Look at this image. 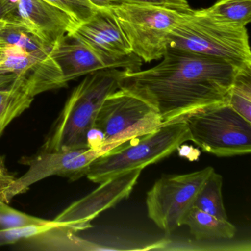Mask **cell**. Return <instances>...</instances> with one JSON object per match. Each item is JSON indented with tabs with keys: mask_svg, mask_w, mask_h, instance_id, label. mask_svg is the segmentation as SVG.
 Here are the masks:
<instances>
[{
	"mask_svg": "<svg viewBox=\"0 0 251 251\" xmlns=\"http://www.w3.org/2000/svg\"><path fill=\"white\" fill-rule=\"evenodd\" d=\"M111 151L108 147L78 148L64 151L39 152L25 158L26 173L4 189L1 200L9 202L14 197L25 193L32 185L51 176H62L76 180L86 176L92 161Z\"/></svg>",
	"mask_w": 251,
	"mask_h": 251,
	"instance_id": "9c48e42d",
	"label": "cell"
},
{
	"mask_svg": "<svg viewBox=\"0 0 251 251\" xmlns=\"http://www.w3.org/2000/svg\"><path fill=\"white\" fill-rule=\"evenodd\" d=\"M182 226L189 227L191 233L198 240L230 239L236 233V227L228 220H220L193 206L185 214Z\"/></svg>",
	"mask_w": 251,
	"mask_h": 251,
	"instance_id": "9a60e30c",
	"label": "cell"
},
{
	"mask_svg": "<svg viewBox=\"0 0 251 251\" xmlns=\"http://www.w3.org/2000/svg\"><path fill=\"white\" fill-rule=\"evenodd\" d=\"M110 10L121 26L133 54L145 62L163 58L168 50L172 32L193 11L127 2Z\"/></svg>",
	"mask_w": 251,
	"mask_h": 251,
	"instance_id": "5b68a950",
	"label": "cell"
},
{
	"mask_svg": "<svg viewBox=\"0 0 251 251\" xmlns=\"http://www.w3.org/2000/svg\"><path fill=\"white\" fill-rule=\"evenodd\" d=\"M68 13L79 25L87 21L98 10L89 0H45Z\"/></svg>",
	"mask_w": 251,
	"mask_h": 251,
	"instance_id": "44dd1931",
	"label": "cell"
},
{
	"mask_svg": "<svg viewBox=\"0 0 251 251\" xmlns=\"http://www.w3.org/2000/svg\"><path fill=\"white\" fill-rule=\"evenodd\" d=\"M226 61L251 70L246 27L214 21L198 10L189 13L172 32L169 48Z\"/></svg>",
	"mask_w": 251,
	"mask_h": 251,
	"instance_id": "3957f363",
	"label": "cell"
},
{
	"mask_svg": "<svg viewBox=\"0 0 251 251\" xmlns=\"http://www.w3.org/2000/svg\"><path fill=\"white\" fill-rule=\"evenodd\" d=\"M18 19L41 42L52 48L70 36L78 23L61 8L45 0H14Z\"/></svg>",
	"mask_w": 251,
	"mask_h": 251,
	"instance_id": "7c38bea8",
	"label": "cell"
},
{
	"mask_svg": "<svg viewBox=\"0 0 251 251\" xmlns=\"http://www.w3.org/2000/svg\"><path fill=\"white\" fill-rule=\"evenodd\" d=\"M213 171L212 167H207L187 174L162 176L147 193L148 217L166 233L174 231L182 226L197 193Z\"/></svg>",
	"mask_w": 251,
	"mask_h": 251,
	"instance_id": "ba28073f",
	"label": "cell"
},
{
	"mask_svg": "<svg viewBox=\"0 0 251 251\" xmlns=\"http://www.w3.org/2000/svg\"><path fill=\"white\" fill-rule=\"evenodd\" d=\"M188 141H191V136L185 118L164 123L153 131L98 157L89 166L86 176L100 184L125 172L143 170L167 158Z\"/></svg>",
	"mask_w": 251,
	"mask_h": 251,
	"instance_id": "277c9868",
	"label": "cell"
},
{
	"mask_svg": "<svg viewBox=\"0 0 251 251\" xmlns=\"http://www.w3.org/2000/svg\"><path fill=\"white\" fill-rule=\"evenodd\" d=\"M222 186L223 177L214 170L202 183L195 196L192 206L220 220H227L223 203Z\"/></svg>",
	"mask_w": 251,
	"mask_h": 251,
	"instance_id": "e0dca14e",
	"label": "cell"
},
{
	"mask_svg": "<svg viewBox=\"0 0 251 251\" xmlns=\"http://www.w3.org/2000/svg\"><path fill=\"white\" fill-rule=\"evenodd\" d=\"M68 36L111 59H125L133 54L127 37L110 9L98 10Z\"/></svg>",
	"mask_w": 251,
	"mask_h": 251,
	"instance_id": "4fadbf2b",
	"label": "cell"
},
{
	"mask_svg": "<svg viewBox=\"0 0 251 251\" xmlns=\"http://www.w3.org/2000/svg\"><path fill=\"white\" fill-rule=\"evenodd\" d=\"M14 179H15V177L13 176L11 173H8L3 161L2 159H0V180L5 182L10 185Z\"/></svg>",
	"mask_w": 251,
	"mask_h": 251,
	"instance_id": "cb8c5ba5",
	"label": "cell"
},
{
	"mask_svg": "<svg viewBox=\"0 0 251 251\" xmlns=\"http://www.w3.org/2000/svg\"><path fill=\"white\" fill-rule=\"evenodd\" d=\"M52 220H45L22 212L0 199V230L16 228L32 225H47Z\"/></svg>",
	"mask_w": 251,
	"mask_h": 251,
	"instance_id": "d6986e66",
	"label": "cell"
},
{
	"mask_svg": "<svg viewBox=\"0 0 251 251\" xmlns=\"http://www.w3.org/2000/svg\"><path fill=\"white\" fill-rule=\"evenodd\" d=\"M155 110L141 98L119 89L104 100L95 128L104 136L103 146L111 149L153 131L162 125Z\"/></svg>",
	"mask_w": 251,
	"mask_h": 251,
	"instance_id": "52a82bcc",
	"label": "cell"
},
{
	"mask_svg": "<svg viewBox=\"0 0 251 251\" xmlns=\"http://www.w3.org/2000/svg\"><path fill=\"white\" fill-rule=\"evenodd\" d=\"M0 20H19L14 0H0Z\"/></svg>",
	"mask_w": 251,
	"mask_h": 251,
	"instance_id": "603a6c76",
	"label": "cell"
},
{
	"mask_svg": "<svg viewBox=\"0 0 251 251\" xmlns=\"http://www.w3.org/2000/svg\"><path fill=\"white\" fill-rule=\"evenodd\" d=\"M62 226H70L69 225L64 224L54 220L50 224L32 225V226L16 227V228L0 230V247L12 245V244L14 245L18 242H23L34 236L43 234L45 232L54 227Z\"/></svg>",
	"mask_w": 251,
	"mask_h": 251,
	"instance_id": "ffe728a7",
	"label": "cell"
},
{
	"mask_svg": "<svg viewBox=\"0 0 251 251\" xmlns=\"http://www.w3.org/2000/svg\"><path fill=\"white\" fill-rule=\"evenodd\" d=\"M184 118L191 141L204 152L218 157L251 152V122L227 102L197 110Z\"/></svg>",
	"mask_w": 251,
	"mask_h": 251,
	"instance_id": "8992f818",
	"label": "cell"
},
{
	"mask_svg": "<svg viewBox=\"0 0 251 251\" xmlns=\"http://www.w3.org/2000/svg\"><path fill=\"white\" fill-rule=\"evenodd\" d=\"M226 102L251 122V70H243L237 75L229 90Z\"/></svg>",
	"mask_w": 251,
	"mask_h": 251,
	"instance_id": "ac0fdd59",
	"label": "cell"
},
{
	"mask_svg": "<svg viewBox=\"0 0 251 251\" xmlns=\"http://www.w3.org/2000/svg\"><path fill=\"white\" fill-rule=\"evenodd\" d=\"M200 14L224 24L246 27L251 20V0H218Z\"/></svg>",
	"mask_w": 251,
	"mask_h": 251,
	"instance_id": "2e32d148",
	"label": "cell"
},
{
	"mask_svg": "<svg viewBox=\"0 0 251 251\" xmlns=\"http://www.w3.org/2000/svg\"><path fill=\"white\" fill-rule=\"evenodd\" d=\"M49 55L56 64L67 84L70 80L100 70L120 69L137 71L142 65V60L134 54L125 59H111L69 36L57 42Z\"/></svg>",
	"mask_w": 251,
	"mask_h": 251,
	"instance_id": "8fae6325",
	"label": "cell"
},
{
	"mask_svg": "<svg viewBox=\"0 0 251 251\" xmlns=\"http://www.w3.org/2000/svg\"><path fill=\"white\" fill-rule=\"evenodd\" d=\"M141 169L125 172L100 183L93 192L73 202L61 211L55 221L69 225L76 232L92 227L100 214L130 196L142 173Z\"/></svg>",
	"mask_w": 251,
	"mask_h": 251,
	"instance_id": "30bf717a",
	"label": "cell"
},
{
	"mask_svg": "<svg viewBox=\"0 0 251 251\" xmlns=\"http://www.w3.org/2000/svg\"><path fill=\"white\" fill-rule=\"evenodd\" d=\"M31 73L0 76V137L13 120L30 108L38 95Z\"/></svg>",
	"mask_w": 251,
	"mask_h": 251,
	"instance_id": "5bb4252c",
	"label": "cell"
},
{
	"mask_svg": "<svg viewBox=\"0 0 251 251\" xmlns=\"http://www.w3.org/2000/svg\"><path fill=\"white\" fill-rule=\"evenodd\" d=\"M2 20H0V64L6 57L7 51H8V48L10 47V45H7L6 42H5L3 38L2 37V35H1Z\"/></svg>",
	"mask_w": 251,
	"mask_h": 251,
	"instance_id": "d4e9b609",
	"label": "cell"
},
{
	"mask_svg": "<svg viewBox=\"0 0 251 251\" xmlns=\"http://www.w3.org/2000/svg\"><path fill=\"white\" fill-rule=\"evenodd\" d=\"M8 186H9V184H8V183L0 180V199H1V195H2V192H3L4 189H5V188L8 187Z\"/></svg>",
	"mask_w": 251,
	"mask_h": 251,
	"instance_id": "484cf974",
	"label": "cell"
},
{
	"mask_svg": "<svg viewBox=\"0 0 251 251\" xmlns=\"http://www.w3.org/2000/svg\"><path fill=\"white\" fill-rule=\"evenodd\" d=\"M126 70L106 69L87 75L75 88L39 152L90 148L88 135L108 95L120 89Z\"/></svg>",
	"mask_w": 251,
	"mask_h": 251,
	"instance_id": "7a4b0ae2",
	"label": "cell"
},
{
	"mask_svg": "<svg viewBox=\"0 0 251 251\" xmlns=\"http://www.w3.org/2000/svg\"><path fill=\"white\" fill-rule=\"evenodd\" d=\"M162 61L146 70H126L120 89L148 102L163 124L209 105L224 103L237 75L226 61L168 48Z\"/></svg>",
	"mask_w": 251,
	"mask_h": 251,
	"instance_id": "6da1fadb",
	"label": "cell"
},
{
	"mask_svg": "<svg viewBox=\"0 0 251 251\" xmlns=\"http://www.w3.org/2000/svg\"><path fill=\"white\" fill-rule=\"evenodd\" d=\"M121 3L147 4V5H161L169 8H179V9H191L186 0H120Z\"/></svg>",
	"mask_w": 251,
	"mask_h": 251,
	"instance_id": "7402d4cb",
	"label": "cell"
}]
</instances>
